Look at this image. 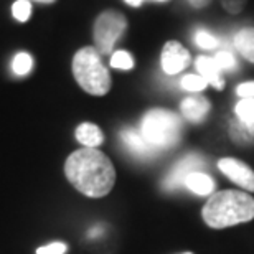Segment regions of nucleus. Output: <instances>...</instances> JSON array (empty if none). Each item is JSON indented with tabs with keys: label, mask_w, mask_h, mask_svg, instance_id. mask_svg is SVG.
Returning <instances> with one entry per match:
<instances>
[{
	"label": "nucleus",
	"mask_w": 254,
	"mask_h": 254,
	"mask_svg": "<svg viewBox=\"0 0 254 254\" xmlns=\"http://www.w3.org/2000/svg\"><path fill=\"white\" fill-rule=\"evenodd\" d=\"M203 165V159L200 155H187L184 157L174 169L170 170V174L167 175V179L164 180V189L165 190H175L179 187H185V180L191 172H196V169H200Z\"/></svg>",
	"instance_id": "obj_8"
},
{
	"label": "nucleus",
	"mask_w": 254,
	"mask_h": 254,
	"mask_svg": "<svg viewBox=\"0 0 254 254\" xmlns=\"http://www.w3.org/2000/svg\"><path fill=\"white\" fill-rule=\"evenodd\" d=\"M140 134L157 152L170 149L180 140V118L167 109H150L142 119Z\"/></svg>",
	"instance_id": "obj_4"
},
{
	"label": "nucleus",
	"mask_w": 254,
	"mask_h": 254,
	"mask_svg": "<svg viewBox=\"0 0 254 254\" xmlns=\"http://www.w3.org/2000/svg\"><path fill=\"white\" fill-rule=\"evenodd\" d=\"M127 28V18L118 10H104L98 15L93 28L96 50L101 55L113 53L114 45L123 37Z\"/></svg>",
	"instance_id": "obj_5"
},
{
	"label": "nucleus",
	"mask_w": 254,
	"mask_h": 254,
	"mask_svg": "<svg viewBox=\"0 0 254 254\" xmlns=\"http://www.w3.org/2000/svg\"><path fill=\"white\" fill-rule=\"evenodd\" d=\"M185 254H191V253H185Z\"/></svg>",
	"instance_id": "obj_30"
},
{
	"label": "nucleus",
	"mask_w": 254,
	"mask_h": 254,
	"mask_svg": "<svg viewBox=\"0 0 254 254\" xmlns=\"http://www.w3.org/2000/svg\"><path fill=\"white\" fill-rule=\"evenodd\" d=\"M111 66L118 69H132L134 68V58L130 57V53L119 50V52H114L113 57H111Z\"/></svg>",
	"instance_id": "obj_18"
},
{
	"label": "nucleus",
	"mask_w": 254,
	"mask_h": 254,
	"mask_svg": "<svg viewBox=\"0 0 254 254\" xmlns=\"http://www.w3.org/2000/svg\"><path fill=\"white\" fill-rule=\"evenodd\" d=\"M180 111L187 121L196 124L205 119V116L208 114V111H210V103H208V99L203 98V96H189V98H185L182 101Z\"/></svg>",
	"instance_id": "obj_10"
},
{
	"label": "nucleus",
	"mask_w": 254,
	"mask_h": 254,
	"mask_svg": "<svg viewBox=\"0 0 254 254\" xmlns=\"http://www.w3.org/2000/svg\"><path fill=\"white\" fill-rule=\"evenodd\" d=\"M12 13L18 22H27L32 17V3L30 0H17L12 5Z\"/></svg>",
	"instance_id": "obj_19"
},
{
	"label": "nucleus",
	"mask_w": 254,
	"mask_h": 254,
	"mask_svg": "<svg viewBox=\"0 0 254 254\" xmlns=\"http://www.w3.org/2000/svg\"><path fill=\"white\" fill-rule=\"evenodd\" d=\"M208 86V81L200 74H187L182 79V88L187 91H191V93H198V91H203Z\"/></svg>",
	"instance_id": "obj_17"
},
{
	"label": "nucleus",
	"mask_w": 254,
	"mask_h": 254,
	"mask_svg": "<svg viewBox=\"0 0 254 254\" xmlns=\"http://www.w3.org/2000/svg\"><path fill=\"white\" fill-rule=\"evenodd\" d=\"M103 55L94 47H84L73 58L74 79L88 94L104 96L111 89L109 69L103 63Z\"/></svg>",
	"instance_id": "obj_3"
},
{
	"label": "nucleus",
	"mask_w": 254,
	"mask_h": 254,
	"mask_svg": "<svg viewBox=\"0 0 254 254\" xmlns=\"http://www.w3.org/2000/svg\"><path fill=\"white\" fill-rule=\"evenodd\" d=\"M231 130H233V137H235L238 142H250L254 134V130L250 129L246 124H243L241 121L238 124H233Z\"/></svg>",
	"instance_id": "obj_22"
},
{
	"label": "nucleus",
	"mask_w": 254,
	"mask_h": 254,
	"mask_svg": "<svg viewBox=\"0 0 254 254\" xmlns=\"http://www.w3.org/2000/svg\"><path fill=\"white\" fill-rule=\"evenodd\" d=\"M121 139H123L126 149L132 152L135 157H140V159L152 157L157 152L154 147L144 139V135L135 129H124L121 132Z\"/></svg>",
	"instance_id": "obj_9"
},
{
	"label": "nucleus",
	"mask_w": 254,
	"mask_h": 254,
	"mask_svg": "<svg viewBox=\"0 0 254 254\" xmlns=\"http://www.w3.org/2000/svg\"><path fill=\"white\" fill-rule=\"evenodd\" d=\"M189 2H190L195 8H203V7H206V5H210L211 0H189Z\"/></svg>",
	"instance_id": "obj_26"
},
{
	"label": "nucleus",
	"mask_w": 254,
	"mask_h": 254,
	"mask_svg": "<svg viewBox=\"0 0 254 254\" xmlns=\"http://www.w3.org/2000/svg\"><path fill=\"white\" fill-rule=\"evenodd\" d=\"M185 187L189 190H191L196 195H211L213 190H215V182L210 175L203 174V172H191V174L187 177L185 180Z\"/></svg>",
	"instance_id": "obj_13"
},
{
	"label": "nucleus",
	"mask_w": 254,
	"mask_h": 254,
	"mask_svg": "<svg viewBox=\"0 0 254 254\" xmlns=\"http://www.w3.org/2000/svg\"><path fill=\"white\" fill-rule=\"evenodd\" d=\"M33 60L28 53H18L12 62V69L17 76H25L32 71Z\"/></svg>",
	"instance_id": "obj_16"
},
{
	"label": "nucleus",
	"mask_w": 254,
	"mask_h": 254,
	"mask_svg": "<svg viewBox=\"0 0 254 254\" xmlns=\"http://www.w3.org/2000/svg\"><path fill=\"white\" fill-rule=\"evenodd\" d=\"M196 69L200 76H203L208 84L215 86L216 89H223L225 86V81L221 78V69L220 66L216 64L215 58H210V57H198L196 58Z\"/></svg>",
	"instance_id": "obj_11"
},
{
	"label": "nucleus",
	"mask_w": 254,
	"mask_h": 254,
	"mask_svg": "<svg viewBox=\"0 0 254 254\" xmlns=\"http://www.w3.org/2000/svg\"><path fill=\"white\" fill-rule=\"evenodd\" d=\"M203 220L210 228L223 230L254 218V198L241 190H223L210 196L203 206Z\"/></svg>",
	"instance_id": "obj_2"
},
{
	"label": "nucleus",
	"mask_w": 254,
	"mask_h": 254,
	"mask_svg": "<svg viewBox=\"0 0 254 254\" xmlns=\"http://www.w3.org/2000/svg\"><path fill=\"white\" fill-rule=\"evenodd\" d=\"M215 62L218 66H220L221 71H235L238 66L235 55L230 52H220L215 57Z\"/></svg>",
	"instance_id": "obj_20"
},
{
	"label": "nucleus",
	"mask_w": 254,
	"mask_h": 254,
	"mask_svg": "<svg viewBox=\"0 0 254 254\" xmlns=\"http://www.w3.org/2000/svg\"><path fill=\"white\" fill-rule=\"evenodd\" d=\"M236 93L241 99L250 98L254 99V81H250V83H243L236 88Z\"/></svg>",
	"instance_id": "obj_25"
},
{
	"label": "nucleus",
	"mask_w": 254,
	"mask_h": 254,
	"mask_svg": "<svg viewBox=\"0 0 254 254\" xmlns=\"http://www.w3.org/2000/svg\"><path fill=\"white\" fill-rule=\"evenodd\" d=\"M220 2L223 5V8H225L228 13L238 15V13H241L243 10H245L248 0H220Z\"/></svg>",
	"instance_id": "obj_23"
},
{
	"label": "nucleus",
	"mask_w": 254,
	"mask_h": 254,
	"mask_svg": "<svg viewBox=\"0 0 254 254\" xmlns=\"http://www.w3.org/2000/svg\"><path fill=\"white\" fill-rule=\"evenodd\" d=\"M142 2L144 0H126V3L130 5V7H139V5H142Z\"/></svg>",
	"instance_id": "obj_27"
},
{
	"label": "nucleus",
	"mask_w": 254,
	"mask_h": 254,
	"mask_svg": "<svg viewBox=\"0 0 254 254\" xmlns=\"http://www.w3.org/2000/svg\"><path fill=\"white\" fill-rule=\"evenodd\" d=\"M218 169L225 174L231 182L240 185L248 191H254V172L245 162L236 159H221L218 162Z\"/></svg>",
	"instance_id": "obj_7"
},
{
	"label": "nucleus",
	"mask_w": 254,
	"mask_h": 254,
	"mask_svg": "<svg viewBox=\"0 0 254 254\" xmlns=\"http://www.w3.org/2000/svg\"><path fill=\"white\" fill-rule=\"evenodd\" d=\"M35 2H40V3H55L57 0H35Z\"/></svg>",
	"instance_id": "obj_28"
},
{
	"label": "nucleus",
	"mask_w": 254,
	"mask_h": 254,
	"mask_svg": "<svg viewBox=\"0 0 254 254\" xmlns=\"http://www.w3.org/2000/svg\"><path fill=\"white\" fill-rule=\"evenodd\" d=\"M76 139L81 145L88 149H98L104 142V134L98 126L93 123H83L76 129Z\"/></svg>",
	"instance_id": "obj_12"
},
{
	"label": "nucleus",
	"mask_w": 254,
	"mask_h": 254,
	"mask_svg": "<svg viewBox=\"0 0 254 254\" xmlns=\"http://www.w3.org/2000/svg\"><path fill=\"white\" fill-rule=\"evenodd\" d=\"M160 63L162 69L167 74H177L190 64V53L182 43L170 40V42L164 45V50H162L160 55Z\"/></svg>",
	"instance_id": "obj_6"
},
{
	"label": "nucleus",
	"mask_w": 254,
	"mask_h": 254,
	"mask_svg": "<svg viewBox=\"0 0 254 254\" xmlns=\"http://www.w3.org/2000/svg\"><path fill=\"white\" fill-rule=\"evenodd\" d=\"M155 2H167V0H155Z\"/></svg>",
	"instance_id": "obj_29"
},
{
	"label": "nucleus",
	"mask_w": 254,
	"mask_h": 254,
	"mask_svg": "<svg viewBox=\"0 0 254 254\" xmlns=\"http://www.w3.org/2000/svg\"><path fill=\"white\" fill-rule=\"evenodd\" d=\"M195 43L203 50H213L218 45V40L206 30H198L195 33Z\"/></svg>",
	"instance_id": "obj_21"
},
{
	"label": "nucleus",
	"mask_w": 254,
	"mask_h": 254,
	"mask_svg": "<svg viewBox=\"0 0 254 254\" xmlns=\"http://www.w3.org/2000/svg\"><path fill=\"white\" fill-rule=\"evenodd\" d=\"M236 116L243 124L254 130V99L245 98L236 104Z\"/></svg>",
	"instance_id": "obj_15"
},
{
	"label": "nucleus",
	"mask_w": 254,
	"mask_h": 254,
	"mask_svg": "<svg viewBox=\"0 0 254 254\" xmlns=\"http://www.w3.org/2000/svg\"><path fill=\"white\" fill-rule=\"evenodd\" d=\"M68 251V246L64 243H60V241H55V243H50L47 246H42L37 250V254H64Z\"/></svg>",
	"instance_id": "obj_24"
},
{
	"label": "nucleus",
	"mask_w": 254,
	"mask_h": 254,
	"mask_svg": "<svg viewBox=\"0 0 254 254\" xmlns=\"http://www.w3.org/2000/svg\"><path fill=\"white\" fill-rule=\"evenodd\" d=\"M66 179L86 196L101 198L113 190L116 169L109 157L99 149H78L64 162Z\"/></svg>",
	"instance_id": "obj_1"
},
{
	"label": "nucleus",
	"mask_w": 254,
	"mask_h": 254,
	"mask_svg": "<svg viewBox=\"0 0 254 254\" xmlns=\"http://www.w3.org/2000/svg\"><path fill=\"white\" fill-rule=\"evenodd\" d=\"M235 47L248 62L254 63V28H241L235 35Z\"/></svg>",
	"instance_id": "obj_14"
}]
</instances>
